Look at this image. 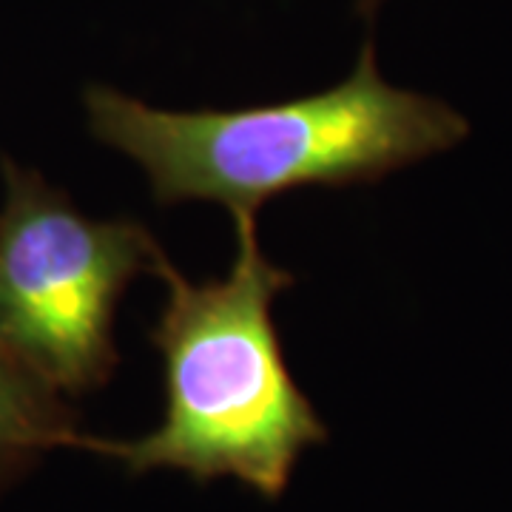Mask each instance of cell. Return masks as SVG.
Masks as SVG:
<instances>
[{
	"mask_svg": "<svg viewBox=\"0 0 512 512\" xmlns=\"http://www.w3.org/2000/svg\"><path fill=\"white\" fill-rule=\"evenodd\" d=\"M83 103L94 137L143 168L154 200L220 202L231 217L305 185L376 183L470 131L447 103L387 83L373 43L342 83L265 106L168 111L111 86H89Z\"/></svg>",
	"mask_w": 512,
	"mask_h": 512,
	"instance_id": "1",
	"label": "cell"
},
{
	"mask_svg": "<svg viewBox=\"0 0 512 512\" xmlns=\"http://www.w3.org/2000/svg\"><path fill=\"white\" fill-rule=\"evenodd\" d=\"M234 231L237 256L222 279L191 282L168 256L160 262L165 305L151 345L163 359V419L140 439L92 436L89 453L134 476L237 478L274 501L302 453L328 441V427L293 382L274 322L276 296L293 276L262 251L256 217H234Z\"/></svg>",
	"mask_w": 512,
	"mask_h": 512,
	"instance_id": "2",
	"label": "cell"
},
{
	"mask_svg": "<svg viewBox=\"0 0 512 512\" xmlns=\"http://www.w3.org/2000/svg\"><path fill=\"white\" fill-rule=\"evenodd\" d=\"M0 168V348L63 396L92 393L117 367L123 293L165 251L140 222L83 214L35 168Z\"/></svg>",
	"mask_w": 512,
	"mask_h": 512,
	"instance_id": "3",
	"label": "cell"
},
{
	"mask_svg": "<svg viewBox=\"0 0 512 512\" xmlns=\"http://www.w3.org/2000/svg\"><path fill=\"white\" fill-rule=\"evenodd\" d=\"M89 450L66 396L0 348V495L29 476L52 450Z\"/></svg>",
	"mask_w": 512,
	"mask_h": 512,
	"instance_id": "4",
	"label": "cell"
},
{
	"mask_svg": "<svg viewBox=\"0 0 512 512\" xmlns=\"http://www.w3.org/2000/svg\"><path fill=\"white\" fill-rule=\"evenodd\" d=\"M379 3H382V0H362V9H365V12H370V9H376Z\"/></svg>",
	"mask_w": 512,
	"mask_h": 512,
	"instance_id": "5",
	"label": "cell"
}]
</instances>
